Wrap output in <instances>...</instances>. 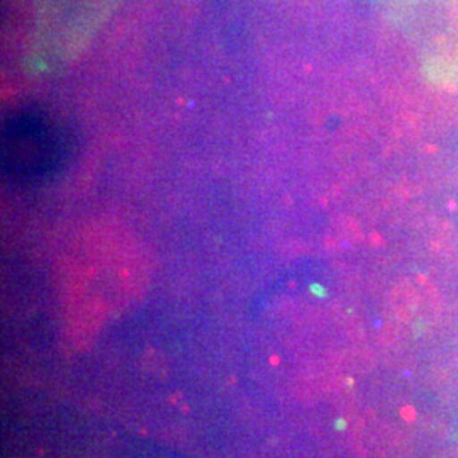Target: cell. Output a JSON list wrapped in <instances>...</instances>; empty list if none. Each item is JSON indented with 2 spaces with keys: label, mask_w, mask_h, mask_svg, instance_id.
I'll list each match as a JSON object with an SVG mask.
<instances>
[{
  "label": "cell",
  "mask_w": 458,
  "mask_h": 458,
  "mask_svg": "<svg viewBox=\"0 0 458 458\" xmlns=\"http://www.w3.org/2000/svg\"><path fill=\"white\" fill-rule=\"evenodd\" d=\"M72 155L65 126L38 107H24L5 119L2 130V168L21 182L45 181Z\"/></svg>",
  "instance_id": "cell-1"
}]
</instances>
